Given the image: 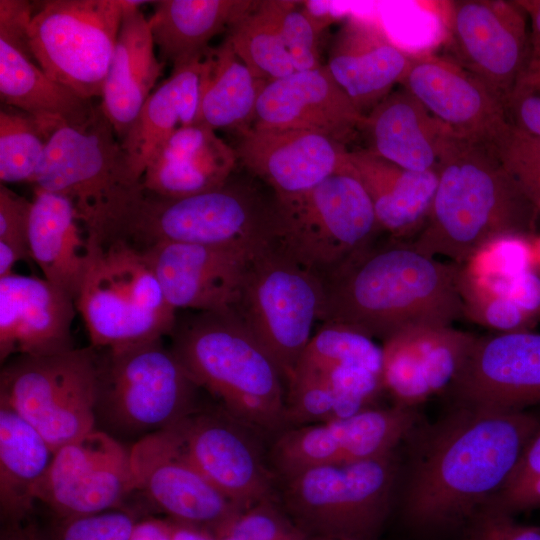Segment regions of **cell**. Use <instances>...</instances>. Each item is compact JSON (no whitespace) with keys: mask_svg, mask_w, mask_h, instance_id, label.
Returning a JSON list of instances; mask_svg holds the SVG:
<instances>
[{"mask_svg":"<svg viewBox=\"0 0 540 540\" xmlns=\"http://www.w3.org/2000/svg\"><path fill=\"white\" fill-rule=\"evenodd\" d=\"M397 473L395 453L305 470L286 479L285 512L310 538L373 540L388 516Z\"/></svg>","mask_w":540,"mask_h":540,"instance_id":"9","label":"cell"},{"mask_svg":"<svg viewBox=\"0 0 540 540\" xmlns=\"http://www.w3.org/2000/svg\"><path fill=\"white\" fill-rule=\"evenodd\" d=\"M0 97L4 105L35 118L52 134L62 126H79L96 105L49 77L34 60L0 40Z\"/></svg>","mask_w":540,"mask_h":540,"instance_id":"34","label":"cell"},{"mask_svg":"<svg viewBox=\"0 0 540 540\" xmlns=\"http://www.w3.org/2000/svg\"><path fill=\"white\" fill-rule=\"evenodd\" d=\"M475 335L445 327H417L383 341L381 383L396 405L414 408L447 390L459 372Z\"/></svg>","mask_w":540,"mask_h":540,"instance_id":"24","label":"cell"},{"mask_svg":"<svg viewBox=\"0 0 540 540\" xmlns=\"http://www.w3.org/2000/svg\"><path fill=\"white\" fill-rule=\"evenodd\" d=\"M429 6L444 29L446 57L504 103L531 59L524 11L515 0H449Z\"/></svg>","mask_w":540,"mask_h":540,"instance_id":"13","label":"cell"},{"mask_svg":"<svg viewBox=\"0 0 540 540\" xmlns=\"http://www.w3.org/2000/svg\"><path fill=\"white\" fill-rule=\"evenodd\" d=\"M170 348L194 382L240 422L285 423L284 378L233 311H197L176 320Z\"/></svg>","mask_w":540,"mask_h":540,"instance_id":"5","label":"cell"},{"mask_svg":"<svg viewBox=\"0 0 540 540\" xmlns=\"http://www.w3.org/2000/svg\"><path fill=\"white\" fill-rule=\"evenodd\" d=\"M36 4L29 39L38 66L78 96L101 98L124 0H46Z\"/></svg>","mask_w":540,"mask_h":540,"instance_id":"12","label":"cell"},{"mask_svg":"<svg viewBox=\"0 0 540 540\" xmlns=\"http://www.w3.org/2000/svg\"><path fill=\"white\" fill-rule=\"evenodd\" d=\"M369 151L413 171L436 169L451 129L403 89L392 91L366 116L362 127Z\"/></svg>","mask_w":540,"mask_h":540,"instance_id":"31","label":"cell"},{"mask_svg":"<svg viewBox=\"0 0 540 540\" xmlns=\"http://www.w3.org/2000/svg\"><path fill=\"white\" fill-rule=\"evenodd\" d=\"M352 173L368 193L381 232L407 240L424 226L438 183L436 169L413 171L368 149L349 151Z\"/></svg>","mask_w":540,"mask_h":540,"instance_id":"30","label":"cell"},{"mask_svg":"<svg viewBox=\"0 0 540 540\" xmlns=\"http://www.w3.org/2000/svg\"><path fill=\"white\" fill-rule=\"evenodd\" d=\"M508 295L534 324L540 319V274L534 267L510 279Z\"/></svg>","mask_w":540,"mask_h":540,"instance_id":"50","label":"cell"},{"mask_svg":"<svg viewBox=\"0 0 540 540\" xmlns=\"http://www.w3.org/2000/svg\"><path fill=\"white\" fill-rule=\"evenodd\" d=\"M221 529L247 540L311 539L272 499L264 500L239 513L218 530Z\"/></svg>","mask_w":540,"mask_h":540,"instance_id":"45","label":"cell"},{"mask_svg":"<svg viewBox=\"0 0 540 540\" xmlns=\"http://www.w3.org/2000/svg\"><path fill=\"white\" fill-rule=\"evenodd\" d=\"M251 0L153 1L148 18L159 59L173 68L205 54L210 41L254 5Z\"/></svg>","mask_w":540,"mask_h":540,"instance_id":"32","label":"cell"},{"mask_svg":"<svg viewBox=\"0 0 540 540\" xmlns=\"http://www.w3.org/2000/svg\"><path fill=\"white\" fill-rule=\"evenodd\" d=\"M134 492L173 521L214 534L241 513L184 456L167 429L130 447Z\"/></svg>","mask_w":540,"mask_h":540,"instance_id":"17","label":"cell"},{"mask_svg":"<svg viewBox=\"0 0 540 540\" xmlns=\"http://www.w3.org/2000/svg\"><path fill=\"white\" fill-rule=\"evenodd\" d=\"M136 182L100 105L84 124L52 134L32 180L35 188L68 197L86 229L116 190Z\"/></svg>","mask_w":540,"mask_h":540,"instance_id":"14","label":"cell"},{"mask_svg":"<svg viewBox=\"0 0 540 540\" xmlns=\"http://www.w3.org/2000/svg\"><path fill=\"white\" fill-rule=\"evenodd\" d=\"M171 540H216L208 530L166 519Z\"/></svg>","mask_w":540,"mask_h":540,"instance_id":"54","label":"cell"},{"mask_svg":"<svg viewBox=\"0 0 540 540\" xmlns=\"http://www.w3.org/2000/svg\"><path fill=\"white\" fill-rule=\"evenodd\" d=\"M55 452L11 408L0 405V519L2 526L31 518L37 490Z\"/></svg>","mask_w":540,"mask_h":540,"instance_id":"33","label":"cell"},{"mask_svg":"<svg viewBox=\"0 0 540 540\" xmlns=\"http://www.w3.org/2000/svg\"><path fill=\"white\" fill-rule=\"evenodd\" d=\"M365 120L325 64L266 82L251 127L297 129L346 145Z\"/></svg>","mask_w":540,"mask_h":540,"instance_id":"21","label":"cell"},{"mask_svg":"<svg viewBox=\"0 0 540 540\" xmlns=\"http://www.w3.org/2000/svg\"><path fill=\"white\" fill-rule=\"evenodd\" d=\"M333 20L328 15L313 13L299 1L282 0V30L296 72L322 65L320 38Z\"/></svg>","mask_w":540,"mask_h":540,"instance_id":"41","label":"cell"},{"mask_svg":"<svg viewBox=\"0 0 540 540\" xmlns=\"http://www.w3.org/2000/svg\"><path fill=\"white\" fill-rule=\"evenodd\" d=\"M459 273L460 264L411 241H374L322 277L319 322L382 341L405 329L453 326L464 316Z\"/></svg>","mask_w":540,"mask_h":540,"instance_id":"2","label":"cell"},{"mask_svg":"<svg viewBox=\"0 0 540 540\" xmlns=\"http://www.w3.org/2000/svg\"><path fill=\"white\" fill-rule=\"evenodd\" d=\"M75 300L45 278L11 273L0 277V361L46 356L75 348L71 328Z\"/></svg>","mask_w":540,"mask_h":540,"instance_id":"22","label":"cell"},{"mask_svg":"<svg viewBox=\"0 0 540 540\" xmlns=\"http://www.w3.org/2000/svg\"><path fill=\"white\" fill-rule=\"evenodd\" d=\"M75 305L96 349L163 339L177 320L145 254L122 242L97 245Z\"/></svg>","mask_w":540,"mask_h":540,"instance_id":"8","label":"cell"},{"mask_svg":"<svg viewBox=\"0 0 540 540\" xmlns=\"http://www.w3.org/2000/svg\"><path fill=\"white\" fill-rule=\"evenodd\" d=\"M273 459L288 479L315 467L340 464L338 443L328 422L301 425L285 432L276 442Z\"/></svg>","mask_w":540,"mask_h":540,"instance_id":"39","label":"cell"},{"mask_svg":"<svg viewBox=\"0 0 540 540\" xmlns=\"http://www.w3.org/2000/svg\"><path fill=\"white\" fill-rule=\"evenodd\" d=\"M147 1L124 0V11L106 76L100 107L120 141L153 92L165 63L155 54Z\"/></svg>","mask_w":540,"mask_h":540,"instance_id":"27","label":"cell"},{"mask_svg":"<svg viewBox=\"0 0 540 540\" xmlns=\"http://www.w3.org/2000/svg\"><path fill=\"white\" fill-rule=\"evenodd\" d=\"M412 54L393 41L380 20L348 14L333 34L325 65L366 116L400 84Z\"/></svg>","mask_w":540,"mask_h":540,"instance_id":"25","label":"cell"},{"mask_svg":"<svg viewBox=\"0 0 540 540\" xmlns=\"http://www.w3.org/2000/svg\"><path fill=\"white\" fill-rule=\"evenodd\" d=\"M490 144L507 172L540 213V138L509 123Z\"/></svg>","mask_w":540,"mask_h":540,"instance_id":"40","label":"cell"},{"mask_svg":"<svg viewBox=\"0 0 540 540\" xmlns=\"http://www.w3.org/2000/svg\"><path fill=\"white\" fill-rule=\"evenodd\" d=\"M98 352L92 346L2 364L0 405L29 422L54 452L96 429Z\"/></svg>","mask_w":540,"mask_h":540,"instance_id":"10","label":"cell"},{"mask_svg":"<svg viewBox=\"0 0 540 540\" xmlns=\"http://www.w3.org/2000/svg\"><path fill=\"white\" fill-rule=\"evenodd\" d=\"M235 151L276 195L309 190L351 167L345 145L307 130L249 127L239 133Z\"/></svg>","mask_w":540,"mask_h":540,"instance_id":"23","label":"cell"},{"mask_svg":"<svg viewBox=\"0 0 540 540\" xmlns=\"http://www.w3.org/2000/svg\"><path fill=\"white\" fill-rule=\"evenodd\" d=\"M413 408H366L348 417L329 421L340 452V464L374 460L395 453L413 431Z\"/></svg>","mask_w":540,"mask_h":540,"instance_id":"37","label":"cell"},{"mask_svg":"<svg viewBox=\"0 0 540 540\" xmlns=\"http://www.w3.org/2000/svg\"><path fill=\"white\" fill-rule=\"evenodd\" d=\"M532 239L504 237L493 240L462 267L474 275L511 279L533 267Z\"/></svg>","mask_w":540,"mask_h":540,"instance_id":"46","label":"cell"},{"mask_svg":"<svg viewBox=\"0 0 540 540\" xmlns=\"http://www.w3.org/2000/svg\"><path fill=\"white\" fill-rule=\"evenodd\" d=\"M529 19L531 58L540 59V0H515Z\"/></svg>","mask_w":540,"mask_h":540,"instance_id":"51","label":"cell"},{"mask_svg":"<svg viewBox=\"0 0 540 540\" xmlns=\"http://www.w3.org/2000/svg\"><path fill=\"white\" fill-rule=\"evenodd\" d=\"M237 162L235 148L215 130L196 123L177 129L159 146L141 183L164 197H188L224 186Z\"/></svg>","mask_w":540,"mask_h":540,"instance_id":"26","label":"cell"},{"mask_svg":"<svg viewBox=\"0 0 540 540\" xmlns=\"http://www.w3.org/2000/svg\"><path fill=\"white\" fill-rule=\"evenodd\" d=\"M210 49L173 68L171 75L147 98L121 140L134 180L141 181L153 154L174 131L197 123Z\"/></svg>","mask_w":540,"mask_h":540,"instance_id":"29","label":"cell"},{"mask_svg":"<svg viewBox=\"0 0 540 540\" xmlns=\"http://www.w3.org/2000/svg\"><path fill=\"white\" fill-rule=\"evenodd\" d=\"M32 201L0 185V277L20 261H32L28 225Z\"/></svg>","mask_w":540,"mask_h":540,"instance_id":"42","label":"cell"},{"mask_svg":"<svg viewBox=\"0 0 540 540\" xmlns=\"http://www.w3.org/2000/svg\"><path fill=\"white\" fill-rule=\"evenodd\" d=\"M448 390L459 406L524 410L540 403V333L476 336Z\"/></svg>","mask_w":540,"mask_h":540,"instance_id":"18","label":"cell"},{"mask_svg":"<svg viewBox=\"0 0 540 540\" xmlns=\"http://www.w3.org/2000/svg\"><path fill=\"white\" fill-rule=\"evenodd\" d=\"M272 207L270 245L321 278L381 232L371 199L351 167L309 190L273 194Z\"/></svg>","mask_w":540,"mask_h":540,"instance_id":"7","label":"cell"},{"mask_svg":"<svg viewBox=\"0 0 540 540\" xmlns=\"http://www.w3.org/2000/svg\"><path fill=\"white\" fill-rule=\"evenodd\" d=\"M97 352V430L137 441L199 409L201 388L163 339Z\"/></svg>","mask_w":540,"mask_h":540,"instance_id":"6","label":"cell"},{"mask_svg":"<svg viewBox=\"0 0 540 540\" xmlns=\"http://www.w3.org/2000/svg\"><path fill=\"white\" fill-rule=\"evenodd\" d=\"M540 419L524 410L459 406L427 436L403 494L408 522L455 525L478 515L505 486Z\"/></svg>","mask_w":540,"mask_h":540,"instance_id":"1","label":"cell"},{"mask_svg":"<svg viewBox=\"0 0 540 540\" xmlns=\"http://www.w3.org/2000/svg\"><path fill=\"white\" fill-rule=\"evenodd\" d=\"M190 463L241 512L271 499L272 479L244 423L199 408L167 428Z\"/></svg>","mask_w":540,"mask_h":540,"instance_id":"16","label":"cell"},{"mask_svg":"<svg viewBox=\"0 0 540 540\" xmlns=\"http://www.w3.org/2000/svg\"><path fill=\"white\" fill-rule=\"evenodd\" d=\"M265 83L253 75L226 37L209 51L197 123L238 133L251 127Z\"/></svg>","mask_w":540,"mask_h":540,"instance_id":"35","label":"cell"},{"mask_svg":"<svg viewBox=\"0 0 540 540\" xmlns=\"http://www.w3.org/2000/svg\"><path fill=\"white\" fill-rule=\"evenodd\" d=\"M213 535L215 536L216 540H247L226 529L218 530Z\"/></svg>","mask_w":540,"mask_h":540,"instance_id":"56","label":"cell"},{"mask_svg":"<svg viewBox=\"0 0 540 540\" xmlns=\"http://www.w3.org/2000/svg\"><path fill=\"white\" fill-rule=\"evenodd\" d=\"M399 85L459 135L490 143L509 124L503 101L446 56L413 53Z\"/></svg>","mask_w":540,"mask_h":540,"instance_id":"20","label":"cell"},{"mask_svg":"<svg viewBox=\"0 0 540 540\" xmlns=\"http://www.w3.org/2000/svg\"><path fill=\"white\" fill-rule=\"evenodd\" d=\"M28 240L32 261L48 281L76 299L98 245L79 218L72 201L35 188Z\"/></svg>","mask_w":540,"mask_h":540,"instance_id":"28","label":"cell"},{"mask_svg":"<svg viewBox=\"0 0 540 540\" xmlns=\"http://www.w3.org/2000/svg\"><path fill=\"white\" fill-rule=\"evenodd\" d=\"M0 540H48L44 529L30 519L1 527Z\"/></svg>","mask_w":540,"mask_h":540,"instance_id":"53","label":"cell"},{"mask_svg":"<svg viewBox=\"0 0 540 540\" xmlns=\"http://www.w3.org/2000/svg\"><path fill=\"white\" fill-rule=\"evenodd\" d=\"M310 540H334V539H326V538H311Z\"/></svg>","mask_w":540,"mask_h":540,"instance_id":"57","label":"cell"},{"mask_svg":"<svg viewBox=\"0 0 540 540\" xmlns=\"http://www.w3.org/2000/svg\"><path fill=\"white\" fill-rule=\"evenodd\" d=\"M427 220L411 241L421 252L457 264L504 237H534L539 212L490 143L448 132L436 166Z\"/></svg>","mask_w":540,"mask_h":540,"instance_id":"3","label":"cell"},{"mask_svg":"<svg viewBox=\"0 0 540 540\" xmlns=\"http://www.w3.org/2000/svg\"><path fill=\"white\" fill-rule=\"evenodd\" d=\"M532 248H533V261H536V264L533 267L540 274V237L532 239Z\"/></svg>","mask_w":540,"mask_h":540,"instance_id":"55","label":"cell"},{"mask_svg":"<svg viewBox=\"0 0 540 540\" xmlns=\"http://www.w3.org/2000/svg\"><path fill=\"white\" fill-rule=\"evenodd\" d=\"M272 197L250 186H224L183 198L151 192L142 183L124 189L106 212L102 235L140 251L161 243L227 245L258 250L271 242Z\"/></svg>","mask_w":540,"mask_h":540,"instance_id":"4","label":"cell"},{"mask_svg":"<svg viewBox=\"0 0 540 540\" xmlns=\"http://www.w3.org/2000/svg\"><path fill=\"white\" fill-rule=\"evenodd\" d=\"M134 493L130 448L93 430L59 448L36 494L54 519L124 509Z\"/></svg>","mask_w":540,"mask_h":540,"instance_id":"15","label":"cell"},{"mask_svg":"<svg viewBox=\"0 0 540 540\" xmlns=\"http://www.w3.org/2000/svg\"><path fill=\"white\" fill-rule=\"evenodd\" d=\"M282 0L255 1L226 36L253 75L270 82L295 73L281 22Z\"/></svg>","mask_w":540,"mask_h":540,"instance_id":"36","label":"cell"},{"mask_svg":"<svg viewBox=\"0 0 540 540\" xmlns=\"http://www.w3.org/2000/svg\"><path fill=\"white\" fill-rule=\"evenodd\" d=\"M491 506L510 516L540 508V430L526 446L514 472L494 496Z\"/></svg>","mask_w":540,"mask_h":540,"instance_id":"43","label":"cell"},{"mask_svg":"<svg viewBox=\"0 0 540 540\" xmlns=\"http://www.w3.org/2000/svg\"><path fill=\"white\" fill-rule=\"evenodd\" d=\"M258 250L161 243L142 252L176 310L230 312L239 301L247 266Z\"/></svg>","mask_w":540,"mask_h":540,"instance_id":"19","label":"cell"},{"mask_svg":"<svg viewBox=\"0 0 540 540\" xmlns=\"http://www.w3.org/2000/svg\"><path fill=\"white\" fill-rule=\"evenodd\" d=\"M130 540H171L167 520L147 518L138 521Z\"/></svg>","mask_w":540,"mask_h":540,"instance_id":"52","label":"cell"},{"mask_svg":"<svg viewBox=\"0 0 540 540\" xmlns=\"http://www.w3.org/2000/svg\"><path fill=\"white\" fill-rule=\"evenodd\" d=\"M51 135L32 116L9 106L0 109L1 184L32 183Z\"/></svg>","mask_w":540,"mask_h":540,"instance_id":"38","label":"cell"},{"mask_svg":"<svg viewBox=\"0 0 540 540\" xmlns=\"http://www.w3.org/2000/svg\"><path fill=\"white\" fill-rule=\"evenodd\" d=\"M474 540H540V527L516 523L511 516L484 510L478 515Z\"/></svg>","mask_w":540,"mask_h":540,"instance_id":"49","label":"cell"},{"mask_svg":"<svg viewBox=\"0 0 540 540\" xmlns=\"http://www.w3.org/2000/svg\"><path fill=\"white\" fill-rule=\"evenodd\" d=\"M322 302V278L267 245L251 257L233 312L287 380L312 337Z\"/></svg>","mask_w":540,"mask_h":540,"instance_id":"11","label":"cell"},{"mask_svg":"<svg viewBox=\"0 0 540 540\" xmlns=\"http://www.w3.org/2000/svg\"><path fill=\"white\" fill-rule=\"evenodd\" d=\"M514 127L540 138V59L531 58L504 101Z\"/></svg>","mask_w":540,"mask_h":540,"instance_id":"47","label":"cell"},{"mask_svg":"<svg viewBox=\"0 0 540 540\" xmlns=\"http://www.w3.org/2000/svg\"><path fill=\"white\" fill-rule=\"evenodd\" d=\"M33 4L26 0H0V40L34 60L29 39Z\"/></svg>","mask_w":540,"mask_h":540,"instance_id":"48","label":"cell"},{"mask_svg":"<svg viewBox=\"0 0 540 540\" xmlns=\"http://www.w3.org/2000/svg\"><path fill=\"white\" fill-rule=\"evenodd\" d=\"M138 520L124 509L54 519L45 530L48 540H130Z\"/></svg>","mask_w":540,"mask_h":540,"instance_id":"44","label":"cell"}]
</instances>
